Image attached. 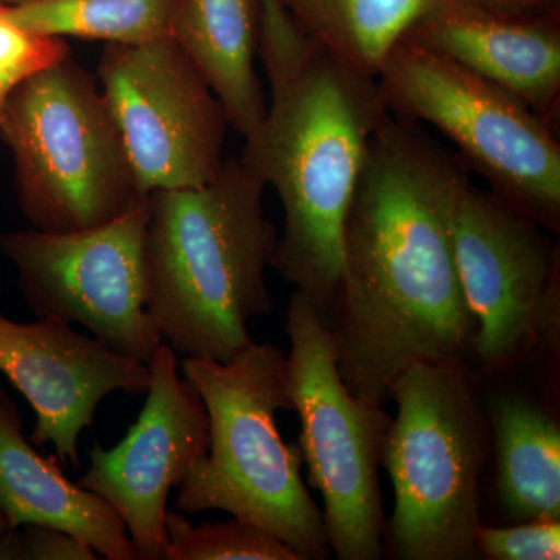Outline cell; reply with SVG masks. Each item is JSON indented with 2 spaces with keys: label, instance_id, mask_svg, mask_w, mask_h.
I'll return each mask as SVG.
<instances>
[{
  "label": "cell",
  "instance_id": "1",
  "mask_svg": "<svg viewBox=\"0 0 560 560\" xmlns=\"http://www.w3.org/2000/svg\"><path fill=\"white\" fill-rule=\"evenodd\" d=\"M467 173L422 125L389 116L372 136L326 319L341 378L366 404L383 407L390 383L412 364L471 352L477 326L452 234Z\"/></svg>",
  "mask_w": 560,
  "mask_h": 560
},
{
  "label": "cell",
  "instance_id": "11",
  "mask_svg": "<svg viewBox=\"0 0 560 560\" xmlns=\"http://www.w3.org/2000/svg\"><path fill=\"white\" fill-rule=\"evenodd\" d=\"M547 230L489 190L460 180L453 208L456 267L475 329L471 352L489 371L517 360L536 338L555 341L559 248Z\"/></svg>",
  "mask_w": 560,
  "mask_h": 560
},
{
  "label": "cell",
  "instance_id": "19",
  "mask_svg": "<svg viewBox=\"0 0 560 560\" xmlns=\"http://www.w3.org/2000/svg\"><path fill=\"white\" fill-rule=\"evenodd\" d=\"M179 0H21L11 21L35 35L140 46L173 38Z\"/></svg>",
  "mask_w": 560,
  "mask_h": 560
},
{
  "label": "cell",
  "instance_id": "18",
  "mask_svg": "<svg viewBox=\"0 0 560 560\" xmlns=\"http://www.w3.org/2000/svg\"><path fill=\"white\" fill-rule=\"evenodd\" d=\"M305 39L377 79L390 50L436 0H275Z\"/></svg>",
  "mask_w": 560,
  "mask_h": 560
},
{
  "label": "cell",
  "instance_id": "26",
  "mask_svg": "<svg viewBox=\"0 0 560 560\" xmlns=\"http://www.w3.org/2000/svg\"><path fill=\"white\" fill-rule=\"evenodd\" d=\"M9 529H11L9 518L0 512V536H3Z\"/></svg>",
  "mask_w": 560,
  "mask_h": 560
},
{
  "label": "cell",
  "instance_id": "25",
  "mask_svg": "<svg viewBox=\"0 0 560 560\" xmlns=\"http://www.w3.org/2000/svg\"><path fill=\"white\" fill-rule=\"evenodd\" d=\"M285 22V14L280 11L275 0H264V27L276 28Z\"/></svg>",
  "mask_w": 560,
  "mask_h": 560
},
{
  "label": "cell",
  "instance_id": "27",
  "mask_svg": "<svg viewBox=\"0 0 560 560\" xmlns=\"http://www.w3.org/2000/svg\"><path fill=\"white\" fill-rule=\"evenodd\" d=\"M10 90L0 84V116H2L3 105H5L7 97H9Z\"/></svg>",
  "mask_w": 560,
  "mask_h": 560
},
{
  "label": "cell",
  "instance_id": "7",
  "mask_svg": "<svg viewBox=\"0 0 560 560\" xmlns=\"http://www.w3.org/2000/svg\"><path fill=\"white\" fill-rule=\"evenodd\" d=\"M377 83L390 116L436 128L493 197L559 234V131L525 103L404 38L390 50Z\"/></svg>",
  "mask_w": 560,
  "mask_h": 560
},
{
  "label": "cell",
  "instance_id": "4",
  "mask_svg": "<svg viewBox=\"0 0 560 560\" xmlns=\"http://www.w3.org/2000/svg\"><path fill=\"white\" fill-rule=\"evenodd\" d=\"M285 363L282 350L254 341L226 363L183 360L184 378L208 411L209 447L175 506L189 515L228 512L275 534L301 560L327 559L323 511L302 481L300 444H287L276 425L279 411H293Z\"/></svg>",
  "mask_w": 560,
  "mask_h": 560
},
{
  "label": "cell",
  "instance_id": "10",
  "mask_svg": "<svg viewBox=\"0 0 560 560\" xmlns=\"http://www.w3.org/2000/svg\"><path fill=\"white\" fill-rule=\"evenodd\" d=\"M98 77L140 194L195 189L219 175L226 109L175 38L106 44Z\"/></svg>",
  "mask_w": 560,
  "mask_h": 560
},
{
  "label": "cell",
  "instance_id": "24",
  "mask_svg": "<svg viewBox=\"0 0 560 560\" xmlns=\"http://www.w3.org/2000/svg\"><path fill=\"white\" fill-rule=\"evenodd\" d=\"M466 5L497 11V13L515 14V16H544L560 13V0H453Z\"/></svg>",
  "mask_w": 560,
  "mask_h": 560
},
{
  "label": "cell",
  "instance_id": "5",
  "mask_svg": "<svg viewBox=\"0 0 560 560\" xmlns=\"http://www.w3.org/2000/svg\"><path fill=\"white\" fill-rule=\"evenodd\" d=\"M397 405L382 460L393 482L386 540L404 560H470L480 528L488 420L466 364H412L390 383Z\"/></svg>",
  "mask_w": 560,
  "mask_h": 560
},
{
  "label": "cell",
  "instance_id": "22",
  "mask_svg": "<svg viewBox=\"0 0 560 560\" xmlns=\"http://www.w3.org/2000/svg\"><path fill=\"white\" fill-rule=\"evenodd\" d=\"M478 556L490 560H559L560 521L518 522L510 528L480 525Z\"/></svg>",
  "mask_w": 560,
  "mask_h": 560
},
{
  "label": "cell",
  "instance_id": "13",
  "mask_svg": "<svg viewBox=\"0 0 560 560\" xmlns=\"http://www.w3.org/2000/svg\"><path fill=\"white\" fill-rule=\"evenodd\" d=\"M0 372L35 411L33 445L51 444L62 467L80 469V436L114 393L143 396L149 364L57 319L16 323L0 313Z\"/></svg>",
  "mask_w": 560,
  "mask_h": 560
},
{
  "label": "cell",
  "instance_id": "2",
  "mask_svg": "<svg viewBox=\"0 0 560 560\" xmlns=\"http://www.w3.org/2000/svg\"><path fill=\"white\" fill-rule=\"evenodd\" d=\"M271 102L241 160L278 194L283 231L271 268L327 319L340 289L346 220L372 136L390 116L377 79L308 40L270 79Z\"/></svg>",
  "mask_w": 560,
  "mask_h": 560
},
{
  "label": "cell",
  "instance_id": "20",
  "mask_svg": "<svg viewBox=\"0 0 560 560\" xmlns=\"http://www.w3.org/2000/svg\"><path fill=\"white\" fill-rule=\"evenodd\" d=\"M165 529L164 560H301L275 534L237 517L195 526L180 512L167 511Z\"/></svg>",
  "mask_w": 560,
  "mask_h": 560
},
{
  "label": "cell",
  "instance_id": "17",
  "mask_svg": "<svg viewBox=\"0 0 560 560\" xmlns=\"http://www.w3.org/2000/svg\"><path fill=\"white\" fill-rule=\"evenodd\" d=\"M501 506L514 521H560V429L540 405L501 396L490 410Z\"/></svg>",
  "mask_w": 560,
  "mask_h": 560
},
{
  "label": "cell",
  "instance_id": "28",
  "mask_svg": "<svg viewBox=\"0 0 560 560\" xmlns=\"http://www.w3.org/2000/svg\"><path fill=\"white\" fill-rule=\"evenodd\" d=\"M18 2H21V0H0V5H14Z\"/></svg>",
  "mask_w": 560,
  "mask_h": 560
},
{
  "label": "cell",
  "instance_id": "8",
  "mask_svg": "<svg viewBox=\"0 0 560 560\" xmlns=\"http://www.w3.org/2000/svg\"><path fill=\"white\" fill-rule=\"evenodd\" d=\"M287 334V390L301 420L308 481L323 495L327 544L340 560L381 559L386 518L378 466L393 419L350 393L329 324L301 291L291 296Z\"/></svg>",
  "mask_w": 560,
  "mask_h": 560
},
{
  "label": "cell",
  "instance_id": "12",
  "mask_svg": "<svg viewBox=\"0 0 560 560\" xmlns=\"http://www.w3.org/2000/svg\"><path fill=\"white\" fill-rule=\"evenodd\" d=\"M147 364L150 388L138 420L116 447L91 448L77 482L120 515L139 560H164L168 495L208 452L209 418L200 394L179 377L167 342Z\"/></svg>",
  "mask_w": 560,
  "mask_h": 560
},
{
  "label": "cell",
  "instance_id": "14",
  "mask_svg": "<svg viewBox=\"0 0 560 560\" xmlns=\"http://www.w3.org/2000/svg\"><path fill=\"white\" fill-rule=\"evenodd\" d=\"M404 39L456 61L560 128V13L515 16L436 0Z\"/></svg>",
  "mask_w": 560,
  "mask_h": 560
},
{
  "label": "cell",
  "instance_id": "3",
  "mask_svg": "<svg viewBox=\"0 0 560 560\" xmlns=\"http://www.w3.org/2000/svg\"><path fill=\"white\" fill-rule=\"evenodd\" d=\"M265 187L231 158L205 186L149 195V312L176 353L226 363L253 342L250 320L270 313L279 235Z\"/></svg>",
  "mask_w": 560,
  "mask_h": 560
},
{
  "label": "cell",
  "instance_id": "23",
  "mask_svg": "<svg viewBox=\"0 0 560 560\" xmlns=\"http://www.w3.org/2000/svg\"><path fill=\"white\" fill-rule=\"evenodd\" d=\"M97 551L68 530L25 523L0 536V560H95Z\"/></svg>",
  "mask_w": 560,
  "mask_h": 560
},
{
  "label": "cell",
  "instance_id": "29",
  "mask_svg": "<svg viewBox=\"0 0 560 560\" xmlns=\"http://www.w3.org/2000/svg\"><path fill=\"white\" fill-rule=\"evenodd\" d=\"M0 291H2V285H0Z\"/></svg>",
  "mask_w": 560,
  "mask_h": 560
},
{
  "label": "cell",
  "instance_id": "15",
  "mask_svg": "<svg viewBox=\"0 0 560 560\" xmlns=\"http://www.w3.org/2000/svg\"><path fill=\"white\" fill-rule=\"evenodd\" d=\"M0 512L11 528L40 523L68 530L108 560H139L120 515L62 474L25 440L16 401L0 385Z\"/></svg>",
  "mask_w": 560,
  "mask_h": 560
},
{
  "label": "cell",
  "instance_id": "9",
  "mask_svg": "<svg viewBox=\"0 0 560 560\" xmlns=\"http://www.w3.org/2000/svg\"><path fill=\"white\" fill-rule=\"evenodd\" d=\"M149 195L117 219L77 232L0 234L22 300L38 319L79 324L103 345L149 363L162 342L149 312Z\"/></svg>",
  "mask_w": 560,
  "mask_h": 560
},
{
  "label": "cell",
  "instance_id": "16",
  "mask_svg": "<svg viewBox=\"0 0 560 560\" xmlns=\"http://www.w3.org/2000/svg\"><path fill=\"white\" fill-rule=\"evenodd\" d=\"M264 0H179L173 32L245 140L257 135L267 116L256 72Z\"/></svg>",
  "mask_w": 560,
  "mask_h": 560
},
{
  "label": "cell",
  "instance_id": "21",
  "mask_svg": "<svg viewBox=\"0 0 560 560\" xmlns=\"http://www.w3.org/2000/svg\"><path fill=\"white\" fill-rule=\"evenodd\" d=\"M69 51L65 39L25 31L0 5V84L7 90L66 60Z\"/></svg>",
  "mask_w": 560,
  "mask_h": 560
},
{
  "label": "cell",
  "instance_id": "6",
  "mask_svg": "<svg viewBox=\"0 0 560 560\" xmlns=\"http://www.w3.org/2000/svg\"><path fill=\"white\" fill-rule=\"evenodd\" d=\"M0 138L35 230H91L143 197L102 90L70 57L10 91Z\"/></svg>",
  "mask_w": 560,
  "mask_h": 560
}]
</instances>
